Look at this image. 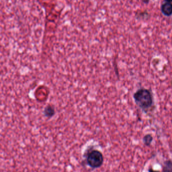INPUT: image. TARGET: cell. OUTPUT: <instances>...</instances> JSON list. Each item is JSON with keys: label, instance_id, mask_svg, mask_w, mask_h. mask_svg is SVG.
Returning <instances> with one entry per match:
<instances>
[{"label": "cell", "instance_id": "6da1fadb", "mask_svg": "<svg viewBox=\"0 0 172 172\" xmlns=\"http://www.w3.org/2000/svg\"><path fill=\"white\" fill-rule=\"evenodd\" d=\"M135 103L143 112L147 113L154 106V99L152 91L145 88H140L133 95Z\"/></svg>", "mask_w": 172, "mask_h": 172}, {"label": "cell", "instance_id": "7a4b0ae2", "mask_svg": "<svg viewBox=\"0 0 172 172\" xmlns=\"http://www.w3.org/2000/svg\"><path fill=\"white\" fill-rule=\"evenodd\" d=\"M103 161L102 153L97 149H92L87 154V164L92 168H99L103 164Z\"/></svg>", "mask_w": 172, "mask_h": 172}, {"label": "cell", "instance_id": "3957f363", "mask_svg": "<svg viewBox=\"0 0 172 172\" xmlns=\"http://www.w3.org/2000/svg\"><path fill=\"white\" fill-rule=\"evenodd\" d=\"M161 11L166 16L169 17L172 15V4L165 2L161 6Z\"/></svg>", "mask_w": 172, "mask_h": 172}, {"label": "cell", "instance_id": "277c9868", "mask_svg": "<svg viewBox=\"0 0 172 172\" xmlns=\"http://www.w3.org/2000/svg\"><path fill=\"white\" fill-rule=\"evenodd\" d=\"M43 113L47 117L49 118L52 117L55 114V109L54 107L52 105H48L47 106H46L44 109Z\"/></svg>", "mask_w": 172, "mask_h": 172}, {"label": "cell", "instance_id": "5b68a950", "mask_svg": "<svg viewBox=\"0 0 172 172\" xmlns=\"http://www.w3.org/2000/svg\"><path fill=\"white\" fill-rule=\"evenodd\" d=\"M153 140V137L151 134H147L144 135V137L143 138V142L144 144L147 146H149L151 145Z\"/></svg>", "mask_w": 172, "mask_h": 172}, {"label": "cell", "instance_id": "8992f818", "mask_svg": "<svg viewBox=\"0 0 172 172\" xmlns=\"http://www.w3.org/2000/svg\"><path fill=\"white\" fill-rule=\"evenodd\" d=\"M163 172H172V162L171 160L165 162Z\"/></svg>", "mask_w": 172, "mask_h": 172}, {"label": "cell", "instance_id": "52a82bcc", "mask_svg": "<svg viewBox=\"0 0 172 172\" xmlns=\"http://www.w3.org/2000/svg\"><path fill=\"white\" fill-rule=\"evenodd\" d=\"M148 172H161L159 171H157V170H154L153 169L150 168L148 169Z\"/></svg>", "mask_w": 172, "mask_h": 172}, {"label": "cell", "instance_id": "ba28073f", "mask_svg": "<svg viewBox=\"0 0 172 172\" xmlns=\"http://www.w3.org/2000/svg\"><path fill=\"white\" fill-rule=\"evenodd\" d=\"M172 1V0H164V1L167 2H169V3H171Z\"/></svg>", "mask_w": 172, "mask_h": 172}]
</instances>
